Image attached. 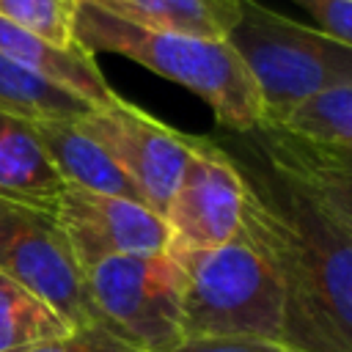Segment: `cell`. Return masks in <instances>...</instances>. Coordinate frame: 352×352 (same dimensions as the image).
<instances>
[{"mask_svg": "<svg viewBox=\"0 0 352 352\" xmlns=\"http://www.w3.org/2000/svg\"><path fill=\"white\" fill-rule=\"evenodd\" d=\"M96 6L168 33L226 41L239 19L242 0H94Z\"/></svg>", "mask_w": 352, "mask_h": 352, "instance_id": "14", "label": "cell"}, {"mask_svg": "<svg viewBox=\"0 0 352 352\" xmlns=\"http://www.w3.org/2000/svg\"><path fill=\"white\" fill-rule=\"evenodd\" d=\"M77 126L91 135L132 179L140 201L157 214L165 212L190 157V135H182L121 96L94 107Z\"/></svg>", "mask_w": 352, "mask_h": 352, "instance_id": "7", "label": "cell"}, {"mask_svg": "<svg viewBox=\"0 0 352 352\" xmlns=\"http://www.w3.org/2000/svg\"><path fill=\"white\" fill-rule=\"evenodd\" d=\"M33 129L38 132L41 146L50 154L66 187H80L91 192L140 201L132 179L118 168V162L91 135H85L77 126V121L33 118Z\"/></svg>", "mask_w": 352, "mask_h": 352, "instance_id": "13", "label": "cell"}, {"mask_svg": "<svg viewBox=\"0 0 352 352\" xmlns=\"http://www.w3.org/2000/svg\"><path fill=\"white\" fill-rule=\"evenodd\" d=\"M0 272L47 300L72 327L96 324V311L55 212L0 198Z\"/></svg>", "mask_w": 352, "mask_h": 352, "instance_id": "6", "label": "cell"}, {"mask_svg": "<svg viewBox=\"0 0 352 352\" xmlns=\"http://www.w3.org/2000/svg\"><path fill=\"white\" fill-rule=\"evenodd\" d=\"M245 182L231 154L209 138H190V157L162 217L170 242L220 248L239 236Z\"/></svg>", "mask_w": 352, "mask_h": 352, "instance_id": "8", "label": "cell"}, {"mask_svg": "<svg viewBox=\"0 0 352 352\" xmlns=\"http://www.w3.org/2000/svg\"><path fill=\"white\" fill-rule=\"evenodd\" d=\"M253 148L352 239V154L261 124L242 132Z\"/></svg>", "mask_w": 352, "mask_h": 352, "instance_id": "10", "label": "cell"}, {"mask_svg": "<svg viewBox=\"0 0 352 352\" xmlns=\"http://www.w3.org/2000/svg\"><path fill=\"white\" fill-rule=\"evenodd\" d=\"M168 253L184 270V338L248 336L283 344V289L248 239L220 248L170 242Z\"/></svg>", "mask_w": 352, "mask_h": 352, "instance_id": "4", "label": "cell"}, {"mask_svg": "<svg viewBox=\"0 0 352 352\" xmlns=\"http://www.w3.org/2000/svg\"><path fill=\"white\" fill-rule=\"evenodd\" d=\"M74 327L38 294L0 272V352H28Z\"/></svg>", "mask_w": 352, "mask_h": 352, "instance_id": "15", "label": "cell"}, {"mask_svg": "<svg viewBox=\"0 0 352 352\" xmlns=\"http://www.w3.org/2000/svg\"><path fill=\"white\" fill-rule=\"evenodd\" d=\"M0 107L25 118L80 121L94 107L58 82L0 55Z\"/></svg>", "mask_w": 352, "mask_h": 352, "instance_id": "16", "label": "cell"}, {"mask_svg": "<svg viewBox=\"0 0 352 352\" xmlns=\"http://www.w3.org/2000/svg\"><path fill=\"white\" fill-rule=\"evenodd\" d=\"M96 319L140 352H168L184 341V270L168 253L110 256L85 270Z\"/></svg>", "mask_w": 352, "mask_h": 352, "instance_id": "5", "label": "cell"}, {"mask_svg": "<svg viewBox=\"0 0 352 352\" xmlns=\"http://www.w3.org/2000/svg\"><path fill=\"white\" fill-rule=\"evenodd\" d=\"M168 352H294L280 341L248 338V336H206V338H184Z\"/></svg>", "mask_w": 352, "mask_h": 352, "instance_id": "21", "label": "cell"}, {"mask_svg": "<svg viewBox=\"0 0 352 352\" xmlns=\"http://www.w3.org/2000/svg\"><path fill=\"white\" fill-rule=\"evenodd\" d=\"M234 138L236 146L223 148L245 182L239 236L283 289V344L294 352H352V239L245 135Z\"/></svg>", "mask_w": 352, "mask_h": 352, "instance_id": "1", "label": "cell"}, {"mask_svg": "<svg viewBox=\"0 0 352 352\" xmlns=\"http://www.w3.org/2000/svg\"><path fill=\"white\" fill-rule=\"evenodd\" d=\"M316 19L319 30L352 47V0H294Z\"/></svg>", "mask_w": 352, "mask_h": 352, "instance_id": "20", "label": "cell"}, {"mask_svg": "<svg viewBox=\"0 0 352 352\" xmlns=\"http://www.w3.org/2000/svg\"><path fill=\"white\" fill-rule=\"evenodd\" d=\"M63 190L33 121L0 107V198L55 212Z\"/></svg>", "mask_w": 352, "mask_h": 352, "instance_id": "11", "label": "cell"}, {"mask_svg": "<svg viewBox=\"0 0 352 352\" xmlns=\"http://www.w3.org/2000/svg\"><path fill=\"white\" fill-rule=\"evenodd\" d=\"M55 220L63 228L82 272L110 256L162 253L170 245V228L162 214L143 201L66 187Z\"/></svg>", "mask_w": 352, "mask_h": 352, "instance_id": "9", "label": "cell"}, {"mask_svg": "<svg viewBox=\"0 0 352 352\" xmlns=\"http://www.w3.org/2000/svg\"><path fill=\"white\" fill-rule=\"evenodd\" d=\"M28 352H140V349H135L121 336H116L102 322H96V324L74 327L69 336L41 344V346H33Z\"/></svg>", "mask_w": 352, "mask_h": 352, "instance_id": "19", "label": "cell"}, {"mask_svg": "<svg viewBox=\"0 0 352 352\" xmlns=\"http://www.w3.org/2000/svg\"><path fill=\"white\" fill-rule=\"evenodd\" d=\"M226 41L253 77L264 110L261 124H280L314 96L352 85V47L258 0H242Z\"/></svg>", "mask_w": 352, "mask_h": 352, "instance_id": "3", "label": "cell"}, {"mask_svg": "<svg viewBox=\"0 0 352 352\" xmlns=\"http://www.w3.org/2000/svg\"><path fill=\"white\" fill-rule=\"evenodd\" d=\"M0 55H6L14 63L77 94L91 107H107L110 102L118 99V94L107 85V80L102 77V72L88 50H82L80 44L60 50L44 38L11 25L3 16H0Z\"/></svg>", "mask_w": 352, "mask_h": 352, "instance_id": "12", "label": "cell"}, {"mask_svg": "<svg viewBox=\"0 0 352 352\" xmlns=\"http://www.w3.org/2000/svg\"><path fill=\"white\" fill-rule=\"evenodd\" d=\"M80 0H0V16L11 25L60 47H74V19Z\"/></svg>", "mask_w": 352, "mask_h": 352, "instance_id": "18", "label": "cell"}, {"mask_svg": "<svg viewBox=\"0 0 352 352\" xmlns=\"http://www.w3.org/2000/svg\"><path fill=\"white\" fill-rule=\"evenodd\" d=\"M74 41L91 55L116 52L184 85L206 102L214 118L234 135L253 132L264 121L253 77L228 41L146 28L96 6L94 0H80Z\"/></svg>", "mask_w": 352, "mask_h": 352, "instance_id": "2", "label": "cell"}, {"mask_svg": "<svg viewBox=\"0 0 352 352\" xmlns=\"http://www.w3.org/2000/svg\"><path fill=\"white\" fill-rule=\"evenodd\" d=\"M300 138L352 154V85H341L300 104L280 124H270Z\"/></svg>", "mask_w": 352, "mask_h": 352, "instance_id": "17", "label": "cell"}]
</instances>
